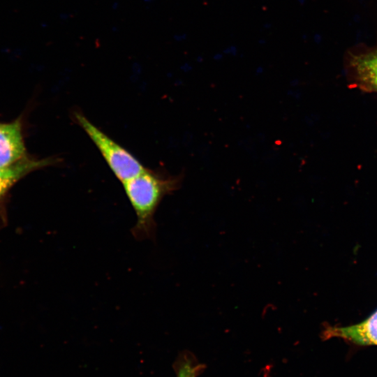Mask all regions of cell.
Returning <instances> with one entry per match:
<instances>
[{
    "instance_id": "cell-7",
    "label": "cell",
    "mask_w": 377,
    "mask_h": 377,
    "mask_svg": "<svg viewBox=\"0 0 377 377\" xmlns=\"http://www.w3.org/2000/svg\"><path fill=\"white\" fill-rule=\"evenodd\" d=\"M200 367L189 360H186L180 364L177 377H196Z\"/></svg>"
},
{
    "instance_id": "cell-2",
    "label": "cell",
    "mask_w": 377,
    "mask_h": 377,
    "mask_svg": "<svg viewBox=\"0 0 377 377\" xmlns=\"http://www.w3.org/2000/svg\"><path fill=\"white\" fill-rule=\"evenodd\" d=\"M74 119L97 147L109 168L121 183L146 169L132 154L97 127L82 112L75 111Z\"/></svg>"
},
{
    "instance_id": "cell-1",
    "label": "cell",
    "mask_w": 377,
    "mask_h": 377,
    "mask_svg": "<svg viewBox=\"0 0 377 377\" xmlns=\"http://www.w3.org/2000/svg\"><path fill=\"white\" fill-rule=\"evenodd\" d=\"M181 182V175H168L146 168L122 183L136 217V222L131 228V234L136 240L154 239L156 209L165 195L179 187Z\"/></svg>"
},
{
    "instance_id": "cell-6",
    "label": "cell",
    "mask_w": 377,
    "mask_h": 377,
    "mask_svg": "<svg viewBox=\"0 0 377 377\" xmlns=\"http://www.w3.org/2000/svg\"><path fill=\"white\" fill-rule=\"evenodd\" d=\"M349 66L361 88L377 92V47L351 55Z\"/></svg>"
},
{
    "instance_id": "cell-3",
    "label": "cell",
    "mask_w": 377,
    "mask_h": 377,
    "mask_svg": "<svg viewBox=\"0 0 377 377\" xmlns=\"http://www.w3.org/2000/svg\"><path fill=\"white\" fill-rule=\"evenodd\" d=\"M22 122H0V168L11 166L27 158Z\"/></svg>"
},
{
    "instance_id": "cell-5",
    "label": "cell",
    "mask_w": 377,
    "mask_h": 377,
    "mask_svg": "<svg viewBox=\"0 0 377 377\" xmlns=\"http://www.w3.org/2000/svg\"><path fill=\"white\" fill-rule=\"evenodd\" d=\"M57 162L58 159L52 157L38 159L28 156L11 166L0 168V202L22 178L34 170L54 165Z\"/></svg>"
},
{
    "instance_id": "cell-4",
    "label": "cell",
    "mask_w": 377,
    "mask_h": 377,
    "mask_svg": "<svg viewBox=\"0 0 377 377\" xmlns=\"http://www.w3.org/2000/svg\"><path fill=\"white\" fill-rule=\"evenodd\" d=\"M325 339L339 338L359 346H377V309L362 322L345 327L326 326Z\"/></svg>"
}]
</instances>
